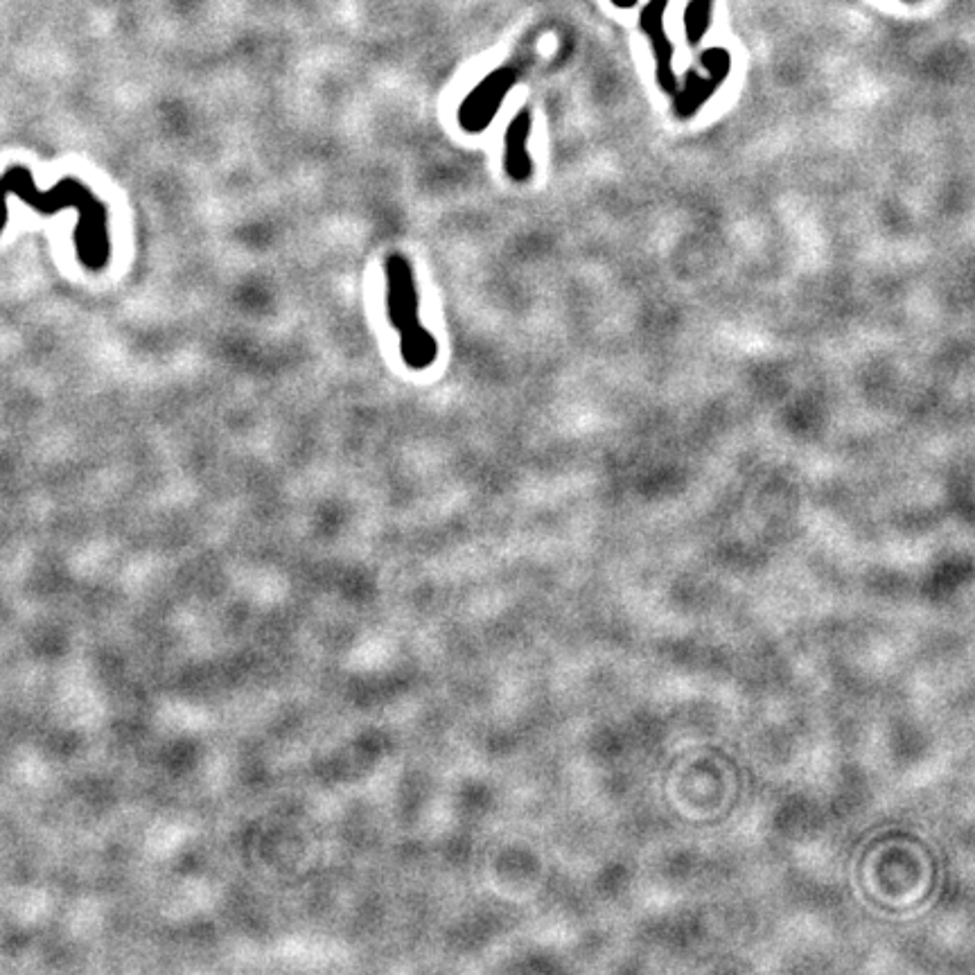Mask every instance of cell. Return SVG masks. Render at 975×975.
I'll return each mask as SVG.
<instances>
[{
    "label": "cell",
    "instance_id": "7a4b0ae2",
    "mask_svg": "<svg viewBox=\"0 0 975 975\" xmlns=\"http://www.w3.org/2000/svg\"><path fill=\"white\" fill-rule=\"evenodd\" d=\"M386 271V314L400 337V355L411 371H427L438 359V341L420 321V294L414 269L402 253H391Z\"/></svg>",
    "mask_w": 975,
    "mask_h": 975
},
{
    "label": "cell",
    "instance_id": "5b68a950",
    "mask_svg": "<svg viewBox=\"0 0 975 975\" xmlns=\"http://www.w3.org/2000/svg\"><path fill=\"white\" fill-rule=\"evenodd\" d=\"M533 118L529 109H522L511 120L504 134V172L515 183H526L533 177V158L529 154V138Z\"/></svg>",
    "mask_w": 975,
    "mask_h": 975
},
{
    "label": "cell",
    "instance_id": "277c9868",
    "mask_svg": "<svg viewBox=\"0 0 975 975\" xmlns=\"http://www.w3.org/2000/svg\"><path fill=\"white\" fill-rule=\"evenodd\" d=\"M729 57L725 50H709L702 57V70H693L687 77L684 89L675 95L673 113L680 120L696 116V111L705 104L720 84L727 79Z\"/></svg>",
    "mask_w": 975,
    "mask_h": 975
},
{
    "label": "cell",
    "instance_id": "3957f363",
    "mask_svg": "<svg viewBox=\"0 0 975 975\" xmlns=\"http://www.w3.org/2000/svg\"><path fill=\"white\" fill-rule=\"evenodd\" d=\"M517 73L511 68H499L488 75L459 107V125L468 134H481L495 120L508 91L513 89Z\"/></svg>",
    "mask_w": 975,
    "mask_h": 975
},
{
    "label": "cell",
    "instance_id": "6da1fadb",
    "mask_svg": "<svg viewBox=\"0 0 975 975\" xmlns=\"http://www.w3.org/2000/svg\"><path fill=\"white\" fill-rule=\"evenodd\" d=\"M7 197H16L21 204L37 210L39 215H55L59 210L73 208L77 213L75 251L77 260L86 271L100 274L113 260L111 215L104 201L77 177H64L50 190H39L32 172L23 165L0 174V233L7 226Z\"/></svg>",
    "mask_w": 975,
    "mask_h": 975
}]
</instances>
